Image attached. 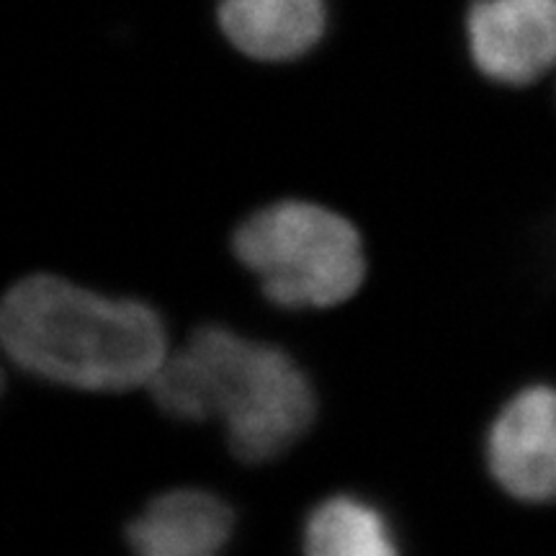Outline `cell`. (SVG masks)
Here are the masks:
<instances>
[{
  "label": "cell",
  "instance_id": "7a4b0ae2",
  "mask_svg": "<svg viewBox=\"0 0 556 556\" xmlns=\"http://www.w3.org/2000/svg\"><path fill=\"white\" fill-rule=\"evenodd\" d=\"M155 405L186 422H222L240 462L266 464L309 433L315 387L283 348L206 325L150 381Z\"/></svg>",
  "mask_w": 556,
  "mask_h": 556
},
{
  "label": "cell",
  "instance_id": "277c9868",
  "mask_svg": "<svg viewBox=\"0 0 556 556\" xmlns=\"http://www.w3.org/2000/svg\"><path fill=\"white\" fill-rule=\"evenodd\" d=\"M464 45L484 80L533 86L556 67V0H471Z\"/></svg>",
  "mask_w": 556,
  "mask_h": 556
},
{
  "label": "cell",
  "instance_id": "5b68a950",
  "mask_svg": "<svg viewBox=\"0 0 556 556\" xmlns=\"http://www.w3.org/2000/svg\"><path fill=\"white\" fill-rule=\"evenodd\" d=\"M484 462L518 503H556V387L531 384L500 407L484 438Z\"/></svg>",
  "mask_w": 556,
  "mask_h": 556
},
{
  "label": "cell",
  "instance_id": "8992f818",
  "mask_svg": "<svg viewBox=\"0 0 556 556\" xmlns=\"http://www.w3.org/2000/svg\"><path fill=\"white\" fill-rule=\"evenodd\" d=\"M214 24L240 58L261 65L304 60L330 31L328 0H217Z\"/></svg>",
  "mask_w": 556,
  "mask_h": 556
},
{
  "label": "cell",
  "instance_id": "52a82bcc",
  "mask_svg": "<svg viewBox=\"0 0 556 556\" xmlns=\"http://www.w3.org/2000/svg\"><path fill=\"white\" fill-rule=\"evenodd\" d=\"M235 531L227 500L199 486H180L150 500L127 526L135 556H222Z\"/></svg>",
  "mask_w": 556,
  "mask_h": 556
},
{
  "label": "cell",
  "instance_id": "6da1fadb",
  "mask_svg": "<svg viewBox=\"0 0 556 556\" xmlns=\"http://www.w3.org/2000/svg\"><path fill=\"white\" fill-rule=\"evenodd\" d=\"M0 340L21 371L80 392L150 387L168 358L165 323L150 304L103 296L52 274L26 276L9 289Z\"/></svg>",
  "mask_w": 556,
  "mask_h": 556
},
{
  "label": "cell",
  "instance_id": "ba28073f",
  "mask_svg": "<svg viewBox=\"0 0 556 556\" xmlns=\"http://www.w3.org/2000/svg\"><path fill=\"white\" fill-rule=\"evenodd\" d=\"M304 556H402L394 523L371 500L340 492L312 507L302 531Z\"/></svg>",
  "mask_w": 556,
  "mask_h": 556
},
{
  "label": "cell",
  "instance_id": "3957f363",
  "mask_svg": "<svg viewBox=\"0 0 556 556\" xmlns=\"http://www.w3.org/2000/svg\"><path fill=\"white\" fill-rule=\"evenodd\" d=\"M232 250L283 309H330L364 287L366 250L351 219L315 201L283 199L255 208Z\"/></svg>",
  "mask_w": 556,
  "mask_h": 556
}]
</instances>
